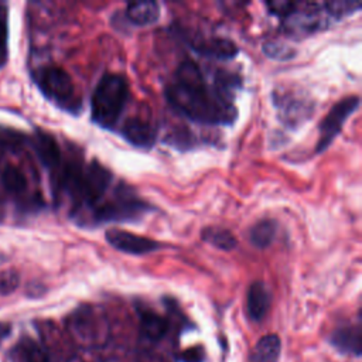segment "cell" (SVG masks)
Returning a JSON list of instances; mask_svg holds the SVG:
<instances>
[{
    "instance_id": "9a60e30c",
    "label": "cell",
    "mask_w": 362,
    "mask_h": 362,
    "mask_svg": "<svg viewBox=\"0 0 362 362\" xmlns=\"http://www.w3.org/2000/svg\"><path fill=\"white\" fill-rule=\"evenodd\" d=\"M281 351L280 338L274 334L262 337L250 352L249 362H277Z\"/></svg>"
},
{
    "instance_id": "d4e9b609",
    "label": "cell",
    "mask_w": 362,
    "mask_h": 362,
    "mask_svg": "<svg viewBox=\"0 0 362 362\" xmlns=\"http://www.w3.org/2000/svg\"><path fill=\"white\" fill-rule=\"evenodd\" d=\"M7 24L4 23V20L0 18V58H4V55L7 54Z\"/></svg>"
},
{
    "instance_id": "ffe728a7",
    "label": "cell",
    "mask_w": 362,
    "mask_h": 362,
    "mask_svg": "<svg viewBox=\"0 0 362 362\" xmlns=\"http://www.w3.org/2000/svg\"><path fill=\"white\" fill-rule=\"evenodd\" d=\"M18 351L23 362H49L47 351L31 338H23L18 344Z\"/></svg>"
},
{
    "instance_id": "7c38bea8",
    "label": "cell",
    "mask_w": 362,
    "mask_h": 362,
    "mask_svg": "<svg viewBox=\"0 0 362 362\" xmlns=\"http://www.w3.org/2000/svg\"><path fill=\"white\" fill-rule=\"evenodd\" d=\"M189 47L199 55L216 59H232L238 52V45L229 38H197L188 41Z\"/></svg>"
},
{
    "instance_id": "e0dca14e",
    "label": "cell",
    "mask_w": 362,
    "mask_h": 362,
    "mask_svg": "<svg viewBox=\"0 0 362 362\" xmlns=\"http://www.w3.org/2000/svg\"><path fill=\"white\" fill-rule=\"evenodd\" d=\"M201 239L219 250H232L238 245L235 235L219 226H205L201 230Z\"/></svg>"
},
{
    "instance_id": "30bf717a",
    "label": "cell",
    "mask_w": 362,
    "mask_h": 362,
    "mask_svg": "<svg viewBox=\"0 0 362 362\" xmlns=\"http://www.w3.org/2000/svg\"><path fill=\"white\" fill-rule=\"evenodd\" d=\"M123 139L137 148H151L158 136L157 126L141 116L127 117L120 129Z\"/></svg>"
},
{
    "instance_id": "7402d4cb",
    "label": "cell",
    "mask_w": 362,
    "mask_h": 362,
    "mask_svg": "<svg viewBox=\"0 0 362 362\" xmlns=\"http://www.w3.org/2000/svg\"><path fill=\"white\" fill-rule=\"evenodd\" d=\"M334 342L339 348H346L348 351H355L359 354V329L358 328H344L335 332Z\"/></svg>"
},
{
    "instance_id": "484cf974",
    "label": "cell",
    "mask_w": 362,
    "mask_h": 362,
    "mask_svg": "<svg viewBox=\"0 0 362 362\" xmlns=\"http://www.w3.org/2000/svg\"><path fill=\"white\" fill-rule=\"evenodd\" d=\"M181 358H182L184 362H201L202 361V355H201L199 348H191V349L185 351Z\"/></svg>"
},
{
    "instance_id": "44dd1931",
    "label": "cell",
    "mask_w": 362,
    "mask_h": 362,
    "mask_svg": "<svg viewBox=\"0 0 362 362\" xmlns=\"http://www.w3.org/2000/svg\"><path fill=\"white\" fill-rule=\"evenodd\" d=\"M328 17L332 21H339L344 17H348L354 13H356L362 4L358 1H345V0H337V1H325L322 3Z\"/></svg>"
},
{
    "instance_id": "6da1fadb",
    "label": "cell",
    "mask_w": 362,
    "mask_h": 362,
    "mask_svg": "<svg viewBox=\"0 0 362 362\" xmlns=\"http://www.w3.org/2000/svg\"><path fill=\"white\" fill-rule=\"evenodd\" d=\"M164 95L174 110L194 123L232 124L238 117L232 100L209 86L198 64L191 59L178 65L174 81L165 88Z\"/></svg>"
},
{
    "instance_id": "9c48e42d",
    "label": "cell",
    "mask_w": 362,
    "mask_h": 362,
    "mask_svg": "<svg viewBox=\"0 0 362 362\" xmlns=\"http://www.w3.org/2000/svg\"><path fill=\"white\" fill-rule=\"evenodd\" d=\"M105 239L113 249L127 255H134V256L153 253L161 247V243L154 239L136 235L129 230H123L117 228L107 229L105 232Z\"/></svg>"
},
{
    "instance_id": "5b68a950",
    "label": "cell",
    "mask_w": 362,
    "mask_h": 362,
    "mask_svg": "<svg viewBox=\"0 0 362 362\" xmlns=\"http://www.w3.org/2000/svg\"><path fill=\"white\" fill-rule=\"evenodd\" d=\"M331 23L322 3L294 1L291 10L281 18V28L290 38H304L327 28Z\"/></svg>"
},
{
    "instance_id": "cb8c5ba5",
    "label": "cell",
    "mask_w": 362,
    "mask_h": 362,
    "mask_svg": "<svg viewBox=\"0 0 362 362\" xmlns=\"http://www.w3.org/2000/svg\"><path fill=\"white\" fill-rule=\"evenodd\" d=\"M20 283V276L16 270L0 272V296L11 294Z\"/></svg>"
},
{
    "instance_id": "52a82bcc",
    "label": "cell",
    "mask_w": 362,
    "mask_h": 362,
    "mask_svg": "<svg viewBox=\"0 0 362 362\" xmlns=\"http://www.w3.org/2000/svg\"><path fill=\"white\" fill-rule=\"evenodd\" d=\"M359 105H361V98L358 95H351L338 100L329 109V112L325 115V117L320 122V126H318L320 137H318V141L315 143V153L320 154L331 146V143L342 130L348 117H351L354 112L358 110Z\"/></svg>"
},
{
    "instance_id": "8fae6325",
    "label": "cell",
    "mask_w": 362,
    "mask_h": 362,
    "mask_svg": "<svg viewBox=\"0 0 362 362\" xmlns=\"http://www.w3.org/2000/svg\"><path fill=\"white\" fill-rule=\"evenodd\" d=\"M31 147L38 161L45 167L51 175L61 167L64 157L57 139L44 130H35L31 137Z\"/></svg>"
},
{
    "instance_id": "8992f818",
    "label": "cell",
    "mask_w": 362,
    "mask_h": 362,
    "mask_svg": "<svg viewBox=\"0 0 362 362\" xmlns=\"http://www.w3.org/2000/svg\"><path fill=\"white\" fill-rule=\"evenodd\" d=\"M71 335L82 345L99 346L107 337V322L93 305H81L66 320Z\"/></svg>"
},
{
    "instance_id": "277c9868",
    "label": "cell",
    "mask_w": 362,
    "mask_h": 362,
    "mask_svg": "<svg viewBox=\"0 0 362 362\" xmlns=\"http://www.w3.org/2000/svg\"><path fill=\"white\" fill-rule=\"evenodd\" d=\"M33 78L41 93L59 109L72 115L82 109L81 95L76 92L71 75L64 68L45 65L38 68Z\"/></svg>"
},
{
    "instance_id": "603a6c76",
    "label": "cell",
    "mask_w": 362,
    "mask_h": 362,
    "mask_svg": "<svg viewBox=\"0 0 362 362\" xmlns=\"http://www.w3.org/2000/svg\"><path fill=\"white\" fill-rule=\"evenodd\" d=\"M263 52L272 58V59H277V61H288L291 58L296 57V49L288 47V45H284L281 42H277V41H270V42H266L263 45Z\"/></svg>"
},
{
    "instance_id": "d6986e66",
    "label": "cell",
    "mask_w": 362,
    "mask_h": 362,
    "mask_svg": "<svg viewBox=\"0 0 362 362\" xmlns=\"http://www.w3.org/2000/svg\"><path fill=\"white\" fill-rule=\"evenodd\" d=\"M0 181L3 187L11 194H21L27 189L28 180L25 174L13 164H7L0 173Z\"/></svg>"
},
{
    "instance_id": "5bb4252c",
    "label": "cell",
    "mask_w": 362,
    "mask_h": 362,
    "mask_svg": "<svg viewBox=\"0 0 362 362\" xmlns=\"http://www.w3.org/2000/svg\"><path fill=\"white\" fill-rule=\"evenodd\" d=\"M126 18L134 25H148L160 18V6L156 1H132L126 7Z\"/></svg>"
},
{
    "instance_id": "3957f363",
    "label": "cell",
    "mask_w": 362,
    "mask_h": 362,
    "mask_svg": "<svg viewBox=\"0 0 362 362\" xmlns=\"http://www.w3.org/2000/svg\"><path fill=\"white\" fill-rule=\"evenodd\" d=\"M154 209L140 199L124 182L115 187L110 198H103L83 219L82 225H99L110 222H136Z\"/></svg>"
},
{
    "instance_id": "4fadbf2b",
    "label": "cell",
    "mask_w": 362,
    "mask_h": 362,
    "mask_svg": "<svg viewBox=\"0 0 362 362\" xmlns=\"http://www.w3.org/2000/svg\"><path fill=\"white\" fill-rule=\"evenodd\" d=\"M270 291L266 284L263 281H253L247 288L246 297L249 317L253 321L263 320L270 308Z\"/></svg>"
},
{
    "instance_id": "ba28073f",
    "label": "cell",
    "mask_w": 362,
    "mask_h": 362,
    "mask_svg": "<svg viewBox=\"0 0 362 362\" xmlns=\"http://www.w3.org/2000/svg\"><path fill=\"white\" fill-rule=\"evenodd\" d=\"M273 105L279 112V119L290 129H296L307 122L314 113V102L296 92H273Z\"/></svg>"
},
{
    "instance_id": "ac0fdd59",
    "label": "cell",
    "mask_w": 362,
    "mask_h": 362,
    "mask_svg": "<svg viewBox=\"0 0 362 362\" xmlns=\"http://www.w3.org/2000/svg\"><path fill=\"white\" fill-rule=\"evenodd\" d=\"M140 331L146 338L158 341L167 334L168 321L153 311H144L140 317Z\"/></svg>"
},
{
    "instance_id": "2e32d148",
    "label": "cell",
    "mask_w": 362,
    "mask_h": 362,
    "mask_svg": "<svg viewBox=\"0 0 362 362\" xmlns=\"http://www.w3.org/2000/svg\"><path fill=\"white\" fill-rule=\"evenodd\" d=\"M277 235V222L270 218L257 221L249 229V240L257 249H264L272 245Z\"/></svg>"
},
{
    "instance_id": "7a4b0ae2",
    "label": "cell",
    "mask_w": 362,
    "mask_h": 362,
    "mask_svg": "<svg viewBox=\"0 0 362 362\" xmlns=\"http://www.w3.org/2000/svg\"><path fill=\"white\" fill-rule=\"evenodd\" d=\"M127 79L115 72H107L98 81L90 96V119L102 129L113 130L120 120L129 99Z\"/></svg>"
}]
</instances>
